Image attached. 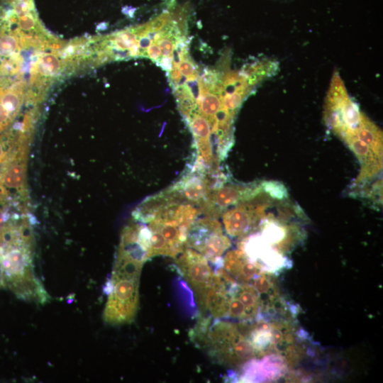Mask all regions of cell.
<instances>
[{"mask_svg": "<svg viewBox=\"0 0 383 383\" xmlns=\"http://www.w3.org/2000/svg\"><path fill=\"white\" fill-rule=\"evenodd\" d=\"M33 245L26 223H8L0 234V286L22 300L44 304L50 296L34 270Z\"/></svg>", "mask_w": 383, "mask_h": 383, "instance_id": "cell-1", "label": "cell"}, {"mask_svg": "<svg viewBox=\"0 0 383 383\" xmlns=\"http://www.w3.org/2000/svg\"><path fill=\"white\" fill-rule=\"evenodd\" d=\"M146 260L118 246L109 281L103 318L110 325L131 322L139 306V284Z\"/></svg>", "mask_w": 383, "mask_h": 383, "instance_id": "cell-2", "label": "cell"}, {"mask_svg": "<svg viewBox=\"0 0 383 383\" xmlns=\"http://www.w3.org/2000/svg\"><path fill=\"white\" fill-rule=\"evenodd\" d=\"M192 339L213 360L228 367H240L257 357L255 351L238 323L218 320L211 324L201 318L192 331Z\"/></svg>", "mask_w": 383, "mask_h": 383, "instance_id": "cell-3", "label": "cell"}, {"mask_svg": "<svg viewBox=\"0 0 383 383\" xmlns=\"http://www.w3.org/2000/svg\"><path fill=\"white\" fill-rule=\"evenodd\" d=\"M176 265L192 289L199 309L203 311L208 295L219 281V274L211 269L203 255L190 248H185L181 252Z\"/></svg>", "mask_w": 383, "mask_h": 383, "instance_id": "cell-4", "label": "cell"}, {"mask_svg": "<svg viewBox=\"0 0 383 383\" xmlns=\"http://www.w3.org/2000/svg\"><path fill=\"white\" fill-rule=\"evenodd\" d=\"M261 191V187L257 185H221L213 189L199 204L200 211L208 217L214 218L218 216L227 207L249 201Z\"/></svg>", "mask_w": 383, "mask_h": 383, "instance_id": "cell-5", "label": "cell"}, {"mask_svg": "<svg viewBox=\"0 0 383 383\" xmlns=\"http://www.w3.org/2000/svg\"><path fill=\"white\" fill-rule=\"evenodd\" d=\"M262 206H257L246 201L223 215V223L227 233L232 237H242L253 231L258 222L263 218Z\"/></svg>", "mask_w": 383, "mask_h": 383, "instance_id": "cell-6", "label": "cell"}, {"mask_svg": "<svg viewBox=\"0 0 383 383\" xmlns=\"http://www.w3.org/2000/svg\"><path fill=\"white\" fill-rule=\"evenodd\" d=\"M171 188L181 199L200 204L213 189V186L206 169L194 167L192 173L184 176Z\"/></svg>", "mask_w": 383, "mask_h": 383, "instance_id": "cell-7", "label": "cell"}, {"mask_svg": "<svg viewBox=\"0 0 383 383\" xmlns=\"http://www.w3.org/2000/svg\"><path fill=\"white\" fill-rule=\"evenodd\" d=\"M231 247V240L220 227L206 226L196 233L193 249L208 260L218 262L222 255Z\"/></svg>", "mask_w": 383, "mask_h": 383, "instance_id": "cell-8", "label": "cell"}, {"mask_svg": "<svg viewBox=\"0 0 383 383\" xmlns=\"http://www.w3.org/2000/svg\"><path fill=\"white\" fill-rule=\"evenodd\" d=\"M235 282L250 284L263 271L242 250L227 252L221 266Z\"/></svg>", "mask_w": 383, "mask_h": 383, "instance_id": "cell-9", "label": "cell"}, {"mask_svg": "<svg viewBox=\"0 0 383 383\" xmlns=\"http://www.w3.org/2000/svg\"><path fill=\"white\" fill-rule=\"evenodd\" d=\"M187 122L194 140H209L211 126L209 121L194 109L187 118Z\"/></svg>", "mask_w": 383, "mask_h": 383, "instance_id": "cell-10", "label": "cell"}, {"mask_svg": "<svg viewBox=\"0 0 383 383\" xmlns=\"http://www.w3.org/2000/svg\"><path fill=\"white\" fill-rule=\"evenodd\" d=\"M36 65L37 72L45 77L55 75L60 68L58 58L52 54L45 55L38 59Z\"/></svg>", "mask_w": 383, "mask_h": 383, "instance_id": "cell-11", "label": "cell"}, {"mask_svg": "<svg viewBox=\"0 0 383 383\" xmlns=\"http://www.w3.org/2000/svg\"><path fill=\"white\" fill-rule=\"evenodd\" d=\"M18 145V140L10 135H0V164L6 163L11 156Z\"/></svg>", "mask_w": 383, "mask_h": 383, "instance_id": "cell-12", "label": "cell"}, {"mask_svg": "<svg viewBox=\"0 0 383 383\" xmlns=\"http://www.w3.org/2000/svg\"><path fill=\"white\" fill-rule=\"evenodd\" d=\"M260 187L262 190L273 199L282 200L288 196L286 187L279 182L265 181L262 182Z\"/></svg>", "mask_w": 383, "mask_h": 383, "instance_id": "cell-13", "label": "cell"}, {"mask_svg": "<svg viewBox=\"0 0 383 383\" xmlns=\"http://www.w3.org/2000/svg\"><path fill=\"white\" fill-rule=\"evenodd\" d=\"M18 49V40L12 34H0V55L8 56Z\"/></svg>", "mask_w": 383, "mask_h": 383, "instance_id": "cell-14", "label": "cell"}, {"mask_svg": "<svg viewBox=\"0 0 383 383\" xmlns=\"http://www.w3.org/2000/svg\"><path fill=\"white\" fill-rule=\"evenodd\" d=\"M172 66H177L181 74L184 75L186 78L196 77L199 75V69L198 65L190 57L189 55L182 60L176 65Z\"/></svg>", "mask_w": 383, "mask_h": 383, "instance_id": "cell-15", "label": "cell"}, {"mask_svg": "<svg viewBox=\"0 0 383 383\" xmlns=\"http://www.w3.org/2000/svg\"><path fill=\"white\" fill-rule=\"evenodd\" d=\"M143 57H148L157 63L162 57L158 44L155 42L151 43L144 52Z\"/></svg>", "mask_w": 383, "mask_h": 383, "instance_id": "cell-16", "label": "cell"}, {"mask_svg": "<svg viewBox=\"0 0 383 383\" xmlns=\"http://www.w3.org/2000/svg\"><path fill=\"white\" fill-rule=\"evenodd\" d=\"M9 218L7 211L4 208L0 207V234L9 223Z\"/></svg>", "mask_w": 383, "mask_h": 383, "instance_id": "cell-17", "label": "cell"}]
</instances>
